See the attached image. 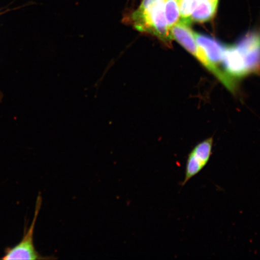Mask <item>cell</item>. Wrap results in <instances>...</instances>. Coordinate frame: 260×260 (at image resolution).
Segmentation results:
<instances>
[{"label":"cell","instance_id":"obj_1","mask_svg":"<svg viewBox=\"0 0 260 260\" xmlns=\"http://www.w3.org/2000/svg\"><path fill=\"white\" fill-rule=\"evenodd\" d=\"M164 3L165 0H143L139 8L132 14V21L139 31L153 35L169 43L172 39L165 17Z\"/></svg>","mask_w":260,"mask_h":260},{"label":"cell","instance_id":"obj_2","mask_svg":"<svg viewBox=\"0 0 260 260\" xmlns=\"http://www.w3.org/2000/svg\"><path fill=\"white\" fill-rule=\"evenodd\" d=\"M191 24V23H190ZM190 22L181 20L170 29L172 39L177 41L186 50L193 55L202 63L207 69L211 71L217 77L228 89L233 90L235 82L225 72L221 71L218 67L214 66L208 60L206 55L197 44L193 36V31L190 27Z\"/></svg>","mask_w":260,"mask_h":260},{"label":"cell","instance_id":"obj_3","mask_svg":"<svg viewBox=\"0 0 260 260\" xmlns=\"http://www.w3.org/2000/svg\"><path fill=\"white\" fill-rule=\"evenodd\" d=\"M42 197L41 194H39L37 198V204H36L35 212L34 219L30 226L27 230L25 227L24 236L22 237L21 242L18 245L12 248H6L5 251V254L2 258L4 260L11 259H49V257H44L37 249H36L34 244V232L36 223L41 208Z\"/></svg>","mask_w":260,"mask_h":260},{"label":"cell","instance_id":"obj_4","mask_svg":"<svg viewBox=\"0 0 260 260\" xmlns=\"http://www.w3.org/2000/svg\"><path fill=\"white\" fill-rule=\"evenodd\" d=\"M213 137L198 143L188 153L185 177L181 185L183 187L191 178L200 174L206 167L213 154Z\"/></svg>","mask_w":260,"mask_h":260},{"label":"cell","instance_id":"obj_5","mask_svg":"<svg viewBox=\"0 0 260 260\" xmlns=\"http://www.w3.org/2000/svg\"><path fill=\"white\" fill-rule=\"evenodd\" d=\"M248 74L260 72V32H251L236 45Z\"/></svg>","mask_w":260,"mask_h":260},{"label":"cell","instance_id":"obj_6","mask_svg":"<svg viewBox=\"0 0 260 260\" xmlns=\"http://www.w3.org/2000/svg\"><path fill=\"white\" fill-rule=\"evenodd\" d=\"M193 36L198 46L202 50L211 63L216 67V64L222 63L224 51L226 47L225 45L209 36L196 32H193Z\"/></svg>","mask_w":260,"mask_h":260},{"label":"cell","instance_id":"obj_7","mask_svg":"<svg viewBox=\"0 0 260 260\" xmlns=\"http://www.w3.org/2000/svg\"><path fill=\"white\" fill-rule=\"evenodd\" d=\"M218 2L200 0L191 15V22H205L212 19L217 12Z\"/></svg>","mask_w":260,"mask_h":260},{"label":"cell","instance_id":"obj_8","mask_svg":"<svg viewBox=\"0 0 260 260\" xmlns=\"http://www.w3.org/2000/svg\"><path fill=\"white\" fill-rule=\"evenodd\" d=\"M164 12L168 28L170 30L180 20V8L177 0H165Z\"/></svg>","mask_w":260,"mask_h":260},{"label":"cell","instance_id":"obj_9","mask_svg":"<svg viewBox=\"0 0 260 260\" xmlns=\"http://www.w3.org/2000/svg\"><path fill=\"white\" fill-rule=\"evenodd\" d=\"M200 0H181L179 2L180 19L191 23V15Z\"/></svg>","mask_w":260,"mask_h":260},{"label":"cell","instance_id":"obj_10","mask_svg":"<svg viewBox=\"0 0 260 260\" xmlns=\"http://www.w3.org/2000/svg\"><path fill=\"white\" fill-rule=\"evenodd\" d=\"M3 97V95L2 93L1 92H0V103H1V102H2Z\"/></svg>","mask_w":260,"mask_h":260},{"label":"cell","instance_id":"obj_11","mask_svg":"<svg viewBox=\"0 0 260 260\" xmlns=\"http://www.w3.org/2000/svg\"><path fill=\"white\" fill-rule=\"evenodd\" d=\"M210 1L214 2H218L219 0H210Z\"/></svg>","mask_w":260,"mask_h":260},{"label":"cell","instance_id":"obj_12","mask_svg":"<svg viewBox=\"0 0 260 260\" xmlns=\"http://www.w3.org/2000/svg\"><path fill=\"white\" fill-rule=\"evenodd\" d=\"M177 1L178 2H180V1H181V0H177Z\"/></svg>","mask_w":260,"mask_h":260}]
</instances>
